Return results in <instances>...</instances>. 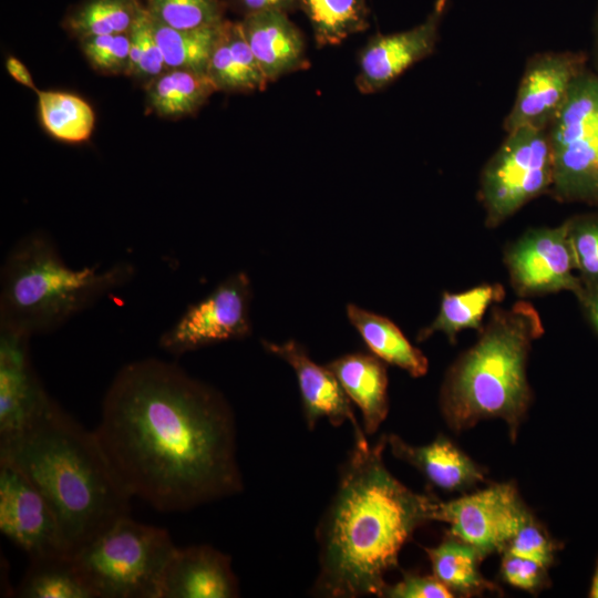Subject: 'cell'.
<instances>
[{"label": "cell", "mask_w": 598, "mask_h": 598, "mask_svg": "<svg viewBox=\"0 0 598 598\" xmlns=\"http://www.w3.org/2000/svg\"><path fill=\"white\" fill-rule=\"evenodd\" d=\"M94 432L131 496L159 512L190 511L244 489L229 402L174 362L122 367Z\"/></svg>", "instance_id": "cell-1"}, {"label": "cell", "mask_w": 598, "mask_h": 598, "mask_svg": "<svg viewBox=\"0 0 598 598\" xmlns=\"http://www.w3.org/2000/svg\"><path fill=\"white\" fill-rule=\"evenodd\" d=\"M386 436L354 440L334 494L316 528L318 573L311 594L324 598L383 597L385 576L404 545L432 522L437 498L419 494L383 461Z\"/></svg>", "instance_id": "cell-2"}, {"label": "cell", "mask_w": 598, "mask_h": 598, "mask_svg": "<svg viewBox=\"0 0 598 598\" xmlns=\"http://www.w3.org/2000/svg\"><path fill=\"white\" fill-rule=\"evenodd\" d=\"M0 461L43 495L71 555L120 518L133 498L89 431L49 396L18 432L0 439Z\"/></svg>", "instance_id": "cell-3"}, {"label": "cell", "mask_w": 598, "mask_h": 598, "mask_svg": "<svg viewBox=\"0 0 598 598\" xmlns=\"http://www.w3.org/2000/svg\"><path fill=\"white\" fill-rule=\"evenodd\" d=\"M543 333L540 315L530 302L493 307L477 341L452 363L441 385L440 410L453 432L499 419L511 441L516 440L533 398L527 361Z\"/></svg>", "instance_id": "cell-4"}, {"label": "cell", "mask_w": 598, "mask_h": 598, "mask_svg": "<svg viewBox=\"0 0 598 598\" xmlns=\"http://www.w3.org/2000/svg\"><path fill=\"white\" fill-rule=\"evenodd\" d=\"M135 275L127 261L71 268L43 230L20 237L0 270V326L30 336L51 333Z\"/></svg>", "instance_id": "cell-5"}, {"label": "cell", "mask_w": 598, "mask_h": 598, "mask_svg": "<svg viewBox=\"0 0 598 598\" xmlns=\"http://www.w3.org/2000/svg\"><path fill=\"white\" fill-rule=\"evenodd\" d=\"M175 548L167 529L127 515L72 556L94 598H158Z\"/></svg>", "instance_id": "cell-6"}, {"label": "cell", "mask_w": 598, "mask_h": 598, "mask_svg": "<svg viewBox=\"0 0 598 598\" xmlns=\"http://www.w3.org/2000/svg\"><path fill=\"white\" fill-rule=\"evenodd\" d=\"M548 136L550 193L563 202L598 204V76L582 73L576 79Z\"/></svg>", "instance_id": "cell-7"}, {"label": "cell", "mask_w": 598, "mask_h": 598, "mask_svg": "<svg viewBox=\"0 0 598 598\" xmlns=\"http://www.w3.org/2000/svg\"><path fill=\"white\" fill-rule=\"evenodd\" d=\"M554 183L548 130L522 127L507 133L481 175L485 225L496 228Z\"/></svg>", "instance_id": "cell-8"}, {"label": "cell", "mask_w": 598, "mask_h": 598, "mask_svg": "<svg viewBox=\"0 0 598 598\" xmlns=\"http://www.w3.org/2000/svg\"><path fill=\"white\" fill-rule=\"evenodd\" d=\"M251 282L245 271L223 280L208 296L190 305L159 338L161 349L182 355L251 333Z\"/></svg>", "instance_id": "cell-9"}, {"label": "cell", "mask_w": 598, "mask_h": 598, "mask_svg": "<svg viewBox=\"0 0 598 598\" xmlns=\"http://www.w3.org/2000/svg\"><path fill=\"white\" fill-rule=\"evenodd\" d=\"M529 514L515 484L509 482L448 502L437 499L432 522L447 523L450 535L470 544L485 558L503 554Z\"/></svg>", "instance_id": "cell-10"}, {"label": "cell", "mask_w": 598, "mask_h": 598, "mask_svg": "<svg viewBox=\"0 0 598 598\" xmlns=\"http://www.w3.org/2000/svg\"><path fill=\"white\" fill-rule=\"evenodd\" d=\"M512 287L519 297L582 290L568 236V220L533 228L505 251Z\"/></svg>", "instance_id": "cell-11"}, {"label": "cell", "mask_w": 598, "mask_h": 598, "mask_svg": "<svg viewBox=\"0 0 598 598\" xmlns=\"http://www.w3.org/2000/svg\"><path fill=\"white\" fill-rule=\"evenodd\" d=\"M0 530L29 558L53 554L71 555L47 499L19 470L2 461Z\"/></svg>", "instance_id": "cell-12"}, {"label": "cell", "mask_w": 598, "mask_h": 598, "mask_svg": "<svg viewBox=\"0 0 598 598\" xmlns=\"http://www.w3.org/2000/svg\"><path fill=\"white\" fill-rule=\"evenodd\" d=\"M581 65L580 58L569 53L545 52L532 56L505 117V132L522 127L548 130L573 83L582 74Z\"/></svg>", "instance_id": "cell-13"}, {"label": "cell", "mask_w": 598, "mask_h": 598, "mask_svg": "<svg viewBox=\"0 0 598 598\" xmlns=\"http://www.w3.org/2000/svg\"><path fill=\"white\" fill-rule=\"evenodd\" d=\"M448 0H435L427 17L417 25L401 32L370 38L359 55L357 89L375 93L416 62L433 53Z\"/></svg>", "instance_id": "cell-14"}, {"label": "cell", "mask_w": 598, "mask_h": 598, "mask_svg": "<svg viewBox=\"0 0 598 598\" xmlns=\"http://www.w3.org/2000/svg\"><path fill=\"white\" fill-rule=\"evenodd\" d=\"M261 346L292 368L300 390L303 417L309 430H313L319 420L326 417L336 427L349 422L354 440L367 437L362 425L357 421L351 400L327 365L317 364L307 349L295 340L281 343L261 340Z\"/></svg>", "instance_id": "cell-15"}, {"label": "cell", "mask_w": 598, "mask_h": 598, "mask_svg": "<svg viewBox=\"0 0 598 598\" xmlns=\"http://www.w3.org/2000/svg\"><path fill=\"white\" fill-rule=\"evenodd\" d=\"M30 340L0 327V439L21 430L50 396L33 367Z\"/></svg>", "instance_id": "cell-16"}, {"label": "cell", "mask_w": 598, "mask_h": 598, "mask_svg": "<svg viewBox=\"0 0 598 598\" xmlns=\"http://www.w3.org/2000/svg\"><path fill=\"white\" fill-rule=\"evenodd\" d=\"M239 594L230 556L202 544L174 549L161 578L158 598H235Z\"/></svg>", "instance_id": "cell-17"}, {"label": "cell", "mask_w": 598, "mask_h": 598, "mask_svg": "<svg viewBox=\"0 0 598 598\" xmlns=\"http://www.w3.org/2000/svg\"><path fill=\"white\" fill-rule=\"evenodd\" d=\"M240 22L269 83L309 66L303 35L287 13L258 12L243 17Z\"/></svg>", "instance_id": "cell-18"}, {"label": "cell", "mask_w": 598, "mask_h": 598, "mask_svg": "<svg viewBox=\"0 0 598 598\" xmlns=\"http://www.w3.org/2000/svg\"><path fill=\"white\" fill-rule=\"evenodd\" d=\"M386 446L394 457L415 467L441 489L464 492L485 482L484 468L444 435L417 446L390 434L386 435Z\"/></svg>", "instance_id": "cell-19"}, {"label": "cell", "mask_w": 598, "mask_h": 598, "mask_svg": "<svg viewBox=\"0 0 598 598\" xmlns=\"http://www.w3.org/2000/svg\"><path fill=\"white\" fill-rule=\"evenodd\" d=\"M374 354L355 352L327 364L348 398L359 408L365 435H373L389 413L388 371Z\"/></svg>", "instance_id": "cell-20"}, {"label": "cell", "mask_w": 598, "mask_h": 598, "mask_svg": "<svg viewBox=\"0 0 598 598\" xmlns=\"http://www.w3.org/2000/svg\"><path fill=\"white\" fill-rule=\"evenodd\" d=\"M206 73L218 92L264 91L269 83L249 47L241 22L227 19L223 22Z\"/></svg>", "instance_id": "cell-21"}, {"label": "cell", "mask_w": 598, "mask_h": 598, "mask_svg": "<svg viewBox=\"0 0 598 598\" xmlns=\"http://www.w3.org/2000/svg\"><path fill=\"white\" fill-rule=\"evenodd\" d=\"M347 317L372 354L385 363L401 368L413 378L426 374L427 358L389 318L353 303L347 306Z\"/></svg>", "instance_id": "cell-22"}, {"label": "cell", "mask_w": 598, "mask_h": 598, "mask_svg": "<svg viewBox=\"0 0 598 598\" xmlns=\"http://www.w3.org/2000/svg\"><path fill=\"white\" fill-rule=\"evenodd\" d=\"M150 111L162 118L177 120L196 113L218 92L206 72L168 69L145 86Z\"/></svg>", "instance_id": "cell-23"}, {"label": "cell", "mask_w": 598, "mask_h": 598, "mask_svg": "<svg viewBox=\"0 0 598 598\" xmlns=\"http://www.w3.org/2000/svg\"><path fill=\"white\" fill-rule=\"evenodd\" d=\"M505 298L501 283H482L461 292L444 291L435 319L417 333L419 342L435 332H442L451 343H455L458 332L466 329H482V321L488 308Z\"/></svg>", "instance_id": "cell-24"}, {"label": "cell", "mask_w": 598, "mask_h": 598, "mask_svg": "<svg viewBox=\"0 0 598 598\" xmlns=\"http://www.w3.org/2000/svg\"><path fill=\"white\" fill-rule=\"evenodd\" d=\"M19 582L20 598H94L69 554L30 557Z\"/></svg>", "instance_id": "cell-25"}, {"label": "cell", "mask_w": 598, "mask_h": 598, "mask_svg": "<svg viewBox=\"0 0 598 598\" xmlns=\"http://www.w3.org/2000/svg\"><path fill=\"white\" fill-rule=\"evenodd\" d=\"M433 575L454 594L471 596L496 590L480 571L483 556L470 544L448 534L439 545L424 548Z\"/></svg>", "instance_id": "cell-26"}, {"label": "cell", "mask_w": 598, "mask_h": 598, "mask_svg": "<svg viewBox=\"0 0 598 598\" xmlns=\"http://www.w3.org/2000/svg\"><path fill=\"white\" fill-rule=\"evenodd\" d=\"M319 47L337 45L370 25L365 0H299Z\"/></svg>", "instance_id": "cell-27"}, {"label": "cell", "mask_w": 598, "mask_h": 598, "mask_svg": "<svg viewBox=\"0 0 598 598\" xmlns=\"http://www.w3.org/2000/svg\"><path fill=\"white\" fill-rule=\"evenodd\" d=\"M42 126L52 137L65 143H83L94 130L95 114L82 97L61 91H35Z\"/></svg>", "instance_id": "cell-28"}, {"label": "cell", "mask_w": 598, "mask_h": 598, "mask_svg": "<svg viewBox=\"0 0 598 598\" xmlns=\"http://www.w3.org/2000/svg\"><path fill=\"white\" fill-rule=\"evenodd\" d=\"M144 8L141 0H83L65 16L63 24L78 40L124 33Z\"/></svg>", "instance_id": "cell-29"}, {"label": "cell", "mask_w": 598, "mask_h": 598, "mask_svg": "<svg viewBox=\"0 0 598 598\" xmlns=\"http://www.w3.org/2000/svg\"><path fill=\"white\" fill-rule=\"evenodd\" d=\"M223 22L205 28L179 30L153 19L155 38L167 68L206 72Z\"/></svg>", "instance_id": "cell-30"}, {"label": "cell", "mask_w": 598, "mask_h": 598, "mask_svg": "<svg viewBox=\"0 0 598 598\" xmlns=\"http://www.w3.org/2000/svg\"><path fill=\"white\" fill-rule=\"evenodd\" d=\"M144 4L155 21L179 30L219 24L227 7L224 0H145Z\"/></svg>", "instance_id": "cell-31"}, {"label": "cell", "mask_w": 598, "mask_h": 598, "mask_svg": "<svg viewBox=\"0 0 598 598\" xmlns=\"http://www.w3.org/2000/svg\"><path fill=\"white\" fill-rule=\"evenodd\" d=\"M128 34L131 50L125 76L132 78L145 86L168 70L155 38L153 19L146 8L137 17Z\"/></svg>", "instance_id": "cell-32"}, {"label": "cell", "mask_w": 598, "mask_h": 598, "mask_svg": "<svg viewBox=\"0 0 598 598\" xmlns=\"http://www.w3.org/2000/svg\"><path fill=\"white\" fill-rule=\"evenodd\" d=\"M567 220L576 272L582 290H598V214L575 216Z\"/></svg>", "instance_id": "cell-33"}, {"label": "cell", "mask_w": 598, "mask_h": 598, "mask_svg": "<svg viewBox=\"0 0 598 598\" xmlns=\"http://www.w3.org/2000/svg\"><path fill=\"white\" fill-rule=\"evenodd\" d=\"M93 70L104 75H125L130 63L128 32L93 35L79 40Z\"/></svg>", "instance_id": "cell-34"}, {"label": "cell", "mask_w": 598, "mask_h": 598, "mask_svg": "<svg viewBox=\"0 0 598 598\" xmlns=\"http://www.w3.org/2000/svg\"><path fill=\"white\" fill-rule=\"evenodd\" d=\"M505 551L535 560L548 568L554 563L557 544L530 513L509 540Z\"/></svg>", "instance_id": "cell-35"}, {"label": "cell", "mask_w": 598, "mask_h": 598, "mask_svg": "<svg viewBox=\"0 0 598 598\" xmlns=\"http://www.w3.org/2000/svg\"><path fill=\"white\" fill-rule=\"evenodd\" d=\"M547 567L542 564L503 553L501 561V576L505 582L522 590L536 592L548 584Z\"/></svg>", "instance_id": "cell-36"}, {"label": "cell", "mask_w": 598, "mask_h": 598, "mask_svg": "<svg viewBox=\"0 0 598 598\" xmlns=\"http://www.w3.org/2000/svg\"><path fill=\"white\" fill-rule=\"evenodd\" d=\"M383 597L388 598H452L454 592L434 575L404 574L394 585H388Z\"/></svg>", "instance_id": "cell-37"}, {"label": "cell", "mask_w": 598, "mask_h": 598, "mask_svg": "<svg viewBox=\"0 0 598 598\" xmlns=\"http://www.w3.org/2000/svg\"><path fill=\"white\" fill-rule=\"evenodd\" d=\"M230 6L243 17L266 11L288 14L299 9V0H230Z\"/></svg>", "instance_id": "cell-38"}, {"label": "cell", "mask_w": 598, "mask_h": 598, "mask_svg": "<svg viewBox=\"0 0 598 598\" xmlns=\"http://www.w3.org/2000/svg\"><path fill=\"white\" fill-rule=\"evenodd\" d=\"M577 299L588 322L598 336V290H581Z\"/></svg>", "instance_id": "cell-39"}, {"label": "cell", "mask_w": 598, "mask_h": 598, "mask_svg": "<svg viewBox=\"0 0 598 598\" xmlns=\"http://www.w3.org/2000/svg\"><path fill=\"white\" fill-rule=\"evenodd\" d=\"M6 69L9 75L21 85L27 86L33 91L38 90L34 85L32 74L30 73L25 64L18 58L13 55L8 56L6 60Z\"/></svg>", "instance_id": "cell-40"}, {"label": "cell", "mask_w": 598, "mask_h": 598, "mask_svg": "<svg viewBox=\"0 0 598 598\" xmlns=\"http://www.w3.org/2000/svg\"><path fill=\"white\" fill-rule=\"evenodd\" d=\"M589 597L591 598H598V560L596 564V568L591 578V584L588 592Z\"/></svg>", "instance_id": "cell-41"}]
</instances>
